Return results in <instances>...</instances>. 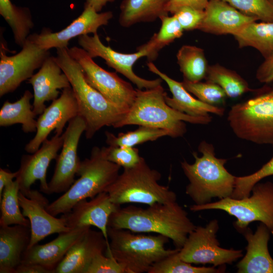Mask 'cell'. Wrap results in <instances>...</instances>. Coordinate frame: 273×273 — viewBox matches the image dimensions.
Returning a JSON list of instances; mask_svg holds the SVG:
<instances>
[{
  "instance_id": "6da1fadb",
  "label": "cell",
  "mask_w": 273,
  "mask_h": 273,
  "mask_svg": "<svg viewBox=\"0 0 273 273\" xmlns=\"http://www.w3.org/2000/svg\"><path fill=\"white\" fill-rule=\"evenodd\" d=\"M134 233H155L172 241L180 249L196 226L176 201L157 203L143 208L134 206L120 208L112 213L108 226Z\"/></svg>"
},
{
  "instance_id": "7a4b0ae2",
  "label": "cell",
  "mask_w": 273,
  "mask_h": 273,
  "mask_svg": "<svg viewBox=\"0 0 273 273\" xmlns=\"http://www.w3.org/2000/svg\"><path fill=\"white\" fill-rule=\"evenodd\" d=\"M67 76L76 98L78 115L84 120L87 139L105 126L116 127L128 110L108 101L85 80L80 65L69 54L67 48L57 49L55 57Z\"/></svg>"
},
{
  "instance_id": "3957f363",
  "label": "cell",
  "mask_w": 273,
  "mask_h": 273,
  "mask_svg": "<svg viewBox=\"0 0 273 273\" xmlns=\"http://www.w3.org/2000/svg\"><path fill=\"white\" fill-rule=\"evenodd\" d=\"M134 103L116 128L128 125H138L166 130L168 136L175 138L183 136L187 132L185 121L193 124H207L211 116H193L176 110L166 102L167 93L161 84L155 87L136 88Z\"/></svg>"
},
{
  "instance_id": "277c9868",
  "label": "cell",
  "mask_w": 273,
  "mask_h": 273,
  "mask_svg": "<svg viewBox=\"0 0 273 273\" xmlns=\"http://www.w3.org/2000/svg\"><path fill=\"white\" fill-rule=\"evenodd\" d=\"M198 151L202 155L199 157L193 152L194 163L190 164L185 160L180 163L189 181L186 194L197 205L209 203L213 198L222 199L231 197L236 176L225 168L226 159L217 158L213 146L205 141L199 145Z\"/></svg>"
},
{
  "instance_id": "5b68a950",
  "label": "cell",
  "mask_w": 273,
  "mask_h": 273,
  "mask_svg": "<svg viewBox=\"0 0 273 273\" xmlns=\"http://www.w3.org/2000/svg\"><path fill=\"white\" fill-rule=\"evenodd\" d=\"M109 248L107 256H112L125 273L148 272L155 263L180 249H167L166 237L134 233L108 226Z\"/></svg>"
},
{
  "instance_id": "8992f818",
  "label": "cell",
  "mask_w": 273,
  "mask_h": 273,
  "mask_svg": "<svg viewBox=\"0 0 273 273\" xmlns=\"http://www.w3.org/2000/svg\"><path fill=\"white\" fill-rule=\"evenodd\" d=\"M120 168L106 159L103 147H93L89 157L80 162L76 173L79 178L48 205L47 211L55 216L64 214L70 211L78 202L106 192L117 179Z\"/></svg>"
},
{
  "instance_id": "52a82bcc",
  "label": "cell",
  "mask_w": 273,
  "mask_h": 273,
  "mask_svg": "<svg viewBox=\"0 0 273 273\" xmlns=\"http://www.w3.org/2000/svg\"><path fill=\"white\" fill-rule=\"evenodd\" d=\"M161 173L151 168L142 158L134 166L124 168L106 191L114 203L121 205L140 203L148 206L176 201V195L169 187L158 181Z\"/></svg>"
},
{
  "instance_id": "ba28073f",
  "label": "cell",
  "mask_w": 273,
  "mask_h": 273,
  "mask_svg": "<svg viewBox=\"0 0 273 273\" xmlns=\"http://www.w3.org/2000/svg\"><path fill=\"white\" fill-rule=\"evenodd\" d=\"M258 92L253 98L233 105L228 120L238 138L273 146V87H263Z\"/></svg>"
},
{
  "instance_id": "9c48e42d",
  "label": "cell",
  "mask_w": 273,
  "mask_h": 273,
  "mask_svg": "<svg viewBox=\"0 0 273 273\" xmlns=\"http://www.w3.org/2000/svg\"><path fill=\"white\" fill-rule=\"evenodd\" d=\"M252 195L242 199L226 197L215 202L190 206L192 211L218 209L235 216V226L239 231L247 229L250 223L259 221L273 230V183H257L253 187Z\"/></svg>"
},
{
  "instance_id": "30bf717a",
  "label": "cell",
  "mask_w": 273,
  "mask_h": 273,
  "mask_svg": "<svg viewBox=\"0 0 273 273\" xmlns=\"http://www.w3.org/2000/svg\"><path fill=\"white\" fill-rule=\"evenodd\" d=\"M69 55L81 66L87 82L114 104L128 110L134 102L136 89L116 72L99 66L89 54L76 46L67 48Z\"/></svg>"
},
{
  "instance_id": "8fae6325",
  "label": "cell",
  "mask_w": 273,
  "mask_h": 273,
  "mask_svg": "<svg viewBox=\"0 0 273 273\" xmlns=\"http://www.w3.org/2000/svg\"><path fill=\"white\" fill-rule=\"evenodd\" d=\"M219 229L216 219L205 226L196 227L179 251L180 258L189 263L211 264L213 266L232 264L243 256L241 250L220 247L216 234Z\"/></svg>"
},
{
  "instance_id": "7c38bea8",
  "label": "cell",
  "mask_w": 273,
  "mask_h": 273,
  "mask_svg": "<svg viewBox=\"0 0 273 273\" xmlns=\"http://www.w3.org/2000/svg\"><path fill=\"white\" fill-rule=\"evenodd\" d=\"M22 50L8 56L0 51V97L15 90L29 79L50 56L49 50L40 48L29 36Z\"/></svg>"
},
{
  "instance_id": "4fadbf2b",
  "label": "cell",
  "mask_w": 273,
  "mask_h": 273,
  "mask_svg": "<svg viewBox=\"0 0 273 273\" xmlns=\"http://www.w3.org/2000/svg\"><path fill=\"white\" fill-rule=\"evenodd\" d=\"M78 43L92 58L98 57L102 58L108 66L124 75L139 89L152 88L161 84L163 80L161 78L153 80L143 78L137 75L133 70V65L139 59L143 57L148 58L150 55L149 50L144 44L139 47L135 53H122L104 45L97 33L93 36L84 34L78 36Z\"/></svg>"
},
{
  "instance_id": "5bb4252c",
  "label": "cell",
  "mask_w": 273,
  "mask_h": 273,
  "mask_svg": "<svg viewBox=\"0 0 273 273\" xmlns=\"http://www.w3.org/2000/svg\"><path fill=\"white\" fill-rule=\"evenodd\" d=\"M86 128L84 119L79 115L68 122L63 133L64 140L60 153L56 158L53 176L48 183V194L64 193L74 182L81 161L77 155L80 138Z\"/></svg>"
},
{
  "instance_id": "9a60e30c",
  "label": "cell",
  "mask_w": 273,
  "mask_h": 273,
  "mask_svg": "<svg viewBox=\"0 0 273 273\" xmlns=\"http://www.w3.org/2000/svg\"><path fill=\"white\" fill-rule=\"evenodd\" d=\"M77 115L78 107L73 89L71 86L65 88L39 115L36 134L25 145V150L30 154L36 152L54 129L56 133L62 135L67 122Z\"/></svg>"
},
{
  "instance_id": "2e32d148",
  "label": "cell",
  "mask_w": 273,
  "mask_h": 273,
  "mask_svg": "<svg viewBox=\"0 0 273 273\" xmlns=\"http://www.w3.org/2000/svg\"><path fill=\"white\" fill-rule=\"evenodd\" d=\"M112 17L111 11L99 13L91 7L84 6L80 16L64 29L52 32L46 28L39 34L33 33L29 36L42 49L68 48L70 40L76 36L97 33L98 28L107 25Z\"/></svg>"
},
{
  "instance_id": "e0dca14e",
  "label": "cell",
  "mask_w": 273,
  "mask_h": 273,
  "mask_svg": "<svg viewBox=\"0 0 273 273\" xmlns=\"http://www.w3.org/2000/svg\"><path fill=\"white\" fill-rule=\"evenodd\" d=\"M18 198L22 213L30 223L31 239L28 248L51 235L71 230L66 225L63 217L57 218L47 211L49 201L38 191L30 189L25 194L20 191Z\"/></svg>"
},
{
  "instance_id": "ac0fdd59",
  "label": "cell",
  "mask_w": 273,
  "mask_h": 273,
  "mask_svg": "<svg viewBox=\"0 0 273 273\" xmlns=\"http://www.w3.org/2000/svg\"><path fill=\"white\" fill-rule=\"evenodd\" d=\"M63 134L55 135L50 140H45L40 148L30 155H24L16 178L20 191L26 194L36 180L40 181V191L48 194V183L47 181L48 168L54 159H56L59 150L63 143Z\"/></svg>"
},
{
  "instance_id": "d6986e66",
  "label": "cell",
  "mask_w": 273,
  "mask_h": 273,
  "mask_svg": "<svg viewBox=\"0 0 273 273\" xmlns=\"http://www.w3.org/2000/svg\"><path fill=\"white\" fill-rule=\"evenodd\" d=\"M105 192L89 201L81 200L76 203L69 212L62 214L66 225L71 229L90 227L97 228L109 243L107 230L111 215L120 208Z\"/></svg>"
},
{
  "instance_id": "ffe728a7",
  "label": "cell",
  "mask_w": 273,
  "mask_h": 273,
  "mask_svg": "<svg viewBox=\"0 0 273 273\" xmlns=\"http://www.w3.org/2000/svg\"><path fill=\"white\" fill-rule=\"evenodd\" d=\"M33 89V111L40 115L46 108L45 102L57 99L59 89L71 87L66 75L50 56L44 62L38 71L28 79Z\"/></svg>"
},
{
  "instance_id": "44dd1931",
  "label": "cell",
  "mask_w": 273,
  "mask_h": 273,
  "mask_svg": "<svg viewBox=\"0 0 273 273\" xmlns=\"http://www.w3.org/2000/svg\"><path fill=\"white\" fill-rule=\"evenodd\" d=\"M90 227L71 229L58 234L53 240L42 245L36 244L25 252L22 264H40L55 273V270L71 247Z\"/></svg>"
},
{
  "instance_id": "7402d4cb",
  "label": "cell",
  "mask_w": 273,
  "mask_h": 273,
  "mask_svg": "<svg viewBox=\"0 0 273 273\" xmlns=\"http://www.w3.org/2000/svg\"><path fill=\"white\" fill-rule=\"evenodd\" d=\"M109 248L102 232L90 228L69 249L55 273H85L93 258Z\"/></svg>"
},
{
  "instance_id": "603a6c76",
  "label": "cell",
  "mask_w": 273,
  "mask_h": 273,
  "mask_svg": "<svg viewBox=\"0 0 273 273\" xmlns=\"http://www.w3.org/2000/svg\"><path fill=\"white\" fill-rule=\"evenodd\" d=\"M204 11V17L198 30L215 35H234L246 25L257 21L221 0H209Z\"/></svg>"
},
{
  "instance_id": "cb8c5ba5",
  "label": "cell",
  "mask_w": 273,
  "mask_h": 273,
  "mask_svg": "<svg viewBox=\"0 0 273 273\" xmlns=\"http://www.w3.org/2000/svg\"><path fill=\"white\" fill-rule=\"evenodd\" d=\"M269 230L261 223L253 234L246 229L243 234L248 242L246 253L237 266L238 273H273V259L268 249Z\"/></svg>"
},
{
  "instance_id": "d4e9b609",
  "label": "cell",
  "mask_w": 273,
  "mask_h": 273,
  "mask_svg": "<svg viewBox=\"0 0 273 273\" xmlns=\"http://www.w3.org/2000/svg\"><path fill=\"white\" fill-rule=\"evenodd\" d=\"M147 66L149 71L157 75L167 84L172 97L166 95V103L173 109L193 116H207L209 113L223 116L224 109L205 103L192 96L183 86L182 82L171 78L161 71L152 62Z\"/></svg>"
},
{
  "instance_id": "484cf974",
  "label": "cell",
  "mask_w": 273,
  "mask_h": 273,
  "mask_svg": "<svg viewBox=\"0 0 273 273\" xmlns=\"http://www.w3.org/2000/svg\"><path fill=\"white\" fill-rule=\"evenodd\" d=\"M31 239L30 227L0 226V272L15 273Z\"/></svg>"
},
{
  "instance_id": "4316f807",
  "label": "cell",
  "mask_w": 273,
  "mask_h": 273,
  "mask_svg": "<svg viewBox=\"0 0 273 273\" xmlns=\"http://www.w3.org/2000/svg\"><path fill=\"white\" fill-rule=\"evenodd\" d=\"M170 0H123L119 23L129 27L141 22H150L168 15L166 7Z\"/></svg>"
},
{
  "instance_id": "83f0119b",
  "label": "cell",
  "mask_w": 273,
  "mask_h": 273,
  "mask_svg": "<svg viewBox=\"0 0 273 273\" xmlns=\"http://www.w3.org/2000/svg\"><path fill=\"white\" fill-rule=\"evenodd\" d=\"M33 98V95L26 90L17 101H5L0 110V126L6 127L19 123L24 132H36L37 120L34 118L36 115L30 102Z\"/></svg>"
},
{
  "instance_id": "f1b7e54d",
  "label": "cell",
  "mask_w": 273,
  "mask_h": 273,
  "mask_svg": "<svg viewBox=\"0 0 273 273\" xmlns=\"http://www.w3.org/2000/svg\"><path fill=\"white\" fill-rule=\"evenodd\" d=\"M233 36L239 48H253L264 59L273 55V22H252Z\"/></svg>"
},
{
  "instance_id": "f546056e",
  "label": "cell",
  "mask_w": 273,
  "mask_h": 273,
  "mask_svg": "<svg viewBox=\"0 0 273 273\" xmlns=\"http://www.w3.org/2000/svg\"><path fill=\"white\" fill-rule=\"evenodd\" d=\"M176 59L184 79L197 82L205 78L209 65L202 49L184 45L178 50Z\"/></svg>"
},
{
  "instance_id": "4dcf8cb0",
  "label": "cell",
  "mask_w": 273,
  "mask_h": 273,
  "mask_svg": "<svg viewBox=\"0 0 273 273\" xmlns=\"http://www.w3.org/2000/svg\"><path fill=\"white\" fill-rule=\"evenodd\" d=\"M218 85L227 97L236 98L243 94L254 91L250 88L248 82L235 71L219 64L209 66L205 78Z\"/></svg>"
},
{
  "instance_id": "1f68e13d",
  "label": "cell",
  "mask_w": 273,
  "mask_h": 273,
  "mask_svg": "<svg viewBox=\"0 0 273 273\" xmlns=\"http://www.w3.org/2000/svg\"><path fill=\"white\" fill-rule=\"evenodd\" d=\"M19 192V186L16 179L5 187L0 200V226L19 224L30 228L29 219L20 210Z\"/></svg>"
},
{
  "instance_id": "d6a6232c",
  "label": "cell",
  "mask_w": 273,
  "mask_h": 273,
  "mask_svg": "<svg viewBox=\"0 0 273 273\" xmlns=\"http://www.w3.org/2000/svg\"><path fill=\"white\" fill-rule=\"evenodd\" d=\"M105 135L106 142L109 146L129 147L169 135L164 129L143 125L133 131L120 132L117 136L108 131L105 132Z\"/></svg>"
},
{
  "instance_id": "836d02e7",
  "label": "cell",
  "mask_w": 273,
  "mask_h": 273,
  "mask_svg": "<svg viewBox=\"0 0 273 273\" xmlns=\"http://www.w3.org/2000/svg\"><path fill=\"white\" fill-rule=\"evenodd\" d=\"M179 250L154 264L148 273H217L224 270L214 266H194L180 258Z\"/></svg>"
},
{
  "instance_id": "e575fe53",
  "label": "cell",
  "mask_w": 273,
  "mask_h": 273,
  "mask_svg": "<svg viewBox=\"0 0 273 273\" xmlns=\"http://www.w3.org/2000/svg\"><path fill=\"white\" fill-rule=\"evenodd\" d=\"M184 87L201 101L217 106L224 103L227 96L217 84L206 81L192 82L184 79L181 82Z\"/></svg>"
},
{
  "instance_id": "d590c367",
  "label": "cell",
  "mask_w": 273,
  "mask_h": 273,
  "mask_svg": "<svg viewBox=\"0 0 273 273\" xmlns=\"http://www.w3.org/2000/svg\"><path fill=\"white\" fill-rule=\"evenodd\" d=\"M244 15L261 22H273V4L269 0H221Z\"/></svg>"
},
{
  "instance_id": "8d00e7d4",
  "label": "cell",
  "mask_w": 273,
  "mask_h": 273,
  "mask_svg": "<svg viewBox=\"0 0 273 273\" xmlns=\"http://www.w3.org/2000/svg\"><path fill=\"white\" fill-rule=\"evenodd\" d=\"M159 19L161 21L160 29L149 40L154 50L158 54L163 47L180 37L184 31L174 15H164Z\"/></svg>"
},
{
  "instance_id": "74e56055",
  "label": "cell",
  "mask_w": 273,
  "mask_h": 273,
  "mask_svg": "<svg viewBox=\"0 0 273 273\" xmlns=\"http://www.w3.org/2000/svg\"><path fill=\"white\" fill-rule=\"evenodd\" d=\"M272 175L273 156L255 172L246 176L236 177L234 189L231 197L242 199L249 197L256 184L262 179Z\"/></svg>"
},
{
  "instance_id": "f35d334b",
  "label": "cell",
  "mask_w": 273,
  "mask_h": 273,
  "mask_svg": "<svg viewBox=\"0 0 273 273\" xmlns=\"http://www.w3.org/2000/svg\"><path fill=\"white\" fill-rule=\"evenodd\" d=\"M106 159L123 168L134 166L141 160L139 150L129 147H113L109 146L103 147Z\"/></svg>"
},
{
  "instance_id": "ab89813d",
  "label": "cell",
  "mask_w": 273,
  "mask_h": 273,
  "mask_svg": "<svg viewBox=\"0 0 273 273\" xmlns=\"http://www.w3.org/2000/svg\"><path fill=\"white\" fill-rule=\"evenodd\" d=\"M184 31H191L198 29L205 16L204 10L191 7H183L173 15Z\"/></svg>"
},
{
  "instance_id": "60d3db41",
  "label": "cell",
  "mask_w": 273,
  "mask_h": 273,
  "mask_svg": "<svg viewBox=\"0 0 273 273\" xmlns=\"http://www.w3.org/2000/svg\"><path fill=\"white\" fill-rule=\"evenodd\" d=\"M85 273H125L120 264L112 257L104 253L97 255L92 260Z\"/></svg>"
},
{
  "instance_id": "b9f144b4",
  "label": "cell",
  "mask_w": 273,
  "mask_h": 273,
  "mask_svg": "<svg viewBox=\"0 0 273 273\" xmlns=\"http://www.w3.org/2000/svg\"><path fill=\"white\" fill-rule=\"evenodd\" d=\"M209 0H170L166 7L168 13L173 15L179 9L191 7L200 10H205Z\"/></svg>"
},
{
  "instance_id": "7bdbcfd3",
  "label": "cell",
  "mask_w": 273,
  "mask_h": 273,
  "mask_svg": "<svg viewBox=\"0 0 273 273\" xmlns=\"http://www.w3.org/2000/svg\"><path fill=\"white\" fill-rule=\"evenodd\" d=\"M256 77L262 83L268 84L273 82V55L264 59L257 70Z\"/></svg>"
},
{
  "instance_id": "ee69618b",
  "label": "cell",
  "mask_w": 273,
  "mask_h": 273,
  "mask_svg": "<svg viewBox=\"0 0 273 273\" xmlns=\"http://www.w3.org/2000/svg\"><path fill=\"white\" fill-rule=\"evenodd\" d=\"M15 273H52L44 266L36 263H21L16 269Z\"/></svg>"
},
{
  "instance_id": "f6af8a7d",
  "label": "cell",
  "mask_w": 273,
  "mask_h": 273,
  "mask_svg": "<svg viewBox=\"0 0 273 273\" xmlns=\"http://www.w3.org/2000/svg\"><path fill=\"white\" fill-rule=\"evenodd\" d=\"M18 171L12 172L7 169L0 168V200L2 198L3 192L5 187L16 178Z\"/></svg>"
},
{
  "instance_id": "bcb514c9",
  "label": "cell",
  "mask_w": 273,
  "mask_h": 273,
  "mask_svg": "<svg viewBox=\"0 0 273 273\" xmlns=\"http://www.w3.org/2000/svg\"><path fill=\"white\" fill-rule=\"evenodd\" d=\"M115 0H86L84 6L93 8L96 12H99L108 3L113 2Z\"/></svg>"
},
{
  "instance_id": "7dc6e473",
  "label": "cell",
  "mask_w": 273,
  "mask_h": 273,
  "mask_svg": "<svg viewBox=\"0 0 273 273\" xmlns=\"http://www.w3.org/2000/svg\"><path fill=\"white\" fill-rule=\"evenodd\" d=\"M271 233L272 235H273V230H272V231H271Z\"/></svg>"
},
{
  "instance_id": "c3c4849f",
  "label": "cell",
  "mask_w": 273,
  "mask_h": 273,
  "mask_svg": "<svg viewBox=\"0 0 273 273\" xmlns=\"http://www.w3.org/2000/svg\"><path fill=\"white\" fill-rule=\"evenodd\" d=\"M273 4V0H269Z\"/></svg>"
}]
</instances>
